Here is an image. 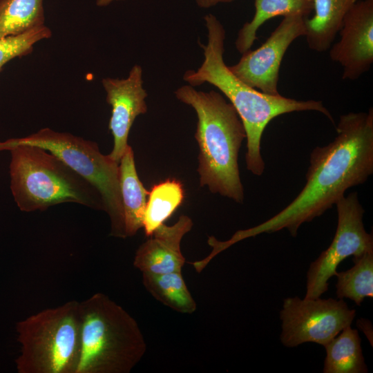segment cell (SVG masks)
Segmentation results:
<instances>
[{"mask_svg":"<svg viewBox=\"0 0 373 373\" xmlns=\"http://www.w3.org/2000/svg\"><path fill=\"white\" fill-rule=\"evenodd\" d=\"M338 32L340 39L330 46L329 57L341 66L344 80H356L373 64V0L357 1Z\"/></svg>","mask_w":373,"mask_h":373,"instance_id":"obj_11","label":"cell"},{"mask_svg":"<svg viewBox=\"0 0 373 373\" xmlns=\"http://www.w3.org/2000/svg\"><path fill=\"white\" fill-rule=\"evenodd\" d=\"M324 345V373H366L367 367L357 329L350 325Z\"/></svg>","mask_w":373,"mask_h":373,"instance_id":"obj_17","label":"cell"},{"mask_svg":"<svg viewBox=\"0 0 373 373\" xmlns=\"http://www.w3.org/2000/svg\"><path fill=\"white\" fill-rule=\"evenodd\" d=\"M184 189L180 182L169 179L153 186L149 192L143 227L145 234L151 236L182 204Z\"/></svg>","mask_w":373,"mask_h":373,"instance_id":"obj_20","label":"cell"},{"mask_svg":"<svg viewBox=\"0 0 373 373\" xmlns=\"http://www.w3.org/2000/svg\"><path fill=\"white\" fill-rule=\"evenodd\" d=\"M44 0H0V38L45 25Z\"/></svg>","mask_w":373,"mask_h":373,"instance_id":"obj_19","label":"cell"},{"mask_svg":"<svg viewBox=\"0 0 373 373\" xmlns=\"http://www.w3.org/2000/svg\"><path fill=\"white\" fill-rule=\"evenodd\" d=\"M335 204L338 216L335 235L329 247L309 265L305 298H317L325 293L329 279L335 276L337 267L345 258L373 251L372 234L365 229V211L357 193L343 195Z\"/></svg>","mask_w":373,"mask_h":373,"instance_id":"obj_8","label":"cell"},{"mask_svg":"<svg viewBox=\"0 0 373 373\" xmlns=\"http://www.w3.org/2000/svg\"><path fill=\"white\" fill-rule=\"evenodd\" d=\"M79 302L68 301L16 324L19 373H75L80 352Z\"/></svg>","mask_w":373,"mask_h":373,"instance_id":"obj_6","label":"cell"},{"mask_svg":"<svg viewBox=\"0 0 373 373\" xmlns=\"http://www.w3.org/2000/svg\"><path fill=\"white\" fill-rule=\"evenodd\" d=\"M357 1L314 0V15L305 19L309 48L318 52L329 49L346 14Z\"/></svg>","mask_w":373,"mask_h":373,"instance_id":"obj_15","label":"cell"},{"mask_svg":"<svg viewBox=\"0 0 373 373\" xmlns=\"http://www.w3.org/2000/svg\"><path fill=\"white\" fill-rule=\"evenodd\" d=\"M19 145L38 146L50 151L92 184L100 193L104 211L109 216L110 235L126 238L119 163L109 155H103L96 142L44 128L26 137L0 142V151Z\"/></svg>","mask_w":373,"mask_h":373,"instance_id":"obj_7","label":"cell"},{"mask_svg":"<svg viewBox=\"0 0 373 373\" xmlns=\"http://www.w3.org/2000/svg\"><path fill=\"white\" fill-rule=\"evenodd\" d=\"M51 35L50 29L44 25L17 35L0 38V72L7 62L31 53L35 44Z\"/></svg>","mask_w":373,"mask_h":373,"instance_id":"obj_22","label":"cell"},{"mask_svg":"<svg viewBox=\"0 0 373 373\" xmlns=\"http://www.w3.org/2000/svg\"><path fill=\"white\" fill-rule=\"evenodd\" d=\"M355 315L343 299L287 298L280 312L281 343L287 347L305 343L324 346L351 325Z\"/></svg>","mask_w":373,"mask_h":373,"instance_id":"obj_9","label":"cell"},{"mask_svg":"<svg viewBox=\"0 0 373 373\" xmlns=\"http://www.w3.org/2000/svg\"><path fill=\"white\" fill-rule=\"evenodd\" d=\"M119 187L123 207L125 238L132 237L143 227L149 192L135 169L133 151L128 145L119 162Z\"/></svg>","mask_w":373,"mask_h":373,"instance_id":"obj_14","label":"cell"},{"mask_svg":"<svg viewBox=\"0 0 373 373\" xmlns=\"http://www.w3.org/2000/svg\"><path fill=\"white\" fill-rule=\"evenodd\" d=\"M254 6L252 19L240 29L235 42L241 54L250 50L265 22L277 16L297 15L307 18L313 11L314 0H254Z\"/></svg>","mask_w":373,"mask_h":373,"instance_id":"obj_16","label":"cell"},{"mask_svg":"<svg viewBox=\"0 0 373 373\" xmlns=\"http://www.w3.org/2000/svg\"><path fill=\"white\" fill-rule=\"evenodd\" d=\"M305 19L297 15L283 17L259 48L242 53L238 62L229 68L249 86L267 95H280L278 83L282 60L291 43L300 37H305Z\"/></svg>","mask_w":373,"mask_h":373,"instance_id":"obj_10","label":"cell"},{"mask_svg":"<svg viewBox=\"0 0 373 373\" xmlns=\"http://www.w3.org/2000/svg\"><path fill=\"white\" fill-rule=\"evenodd\" d=\"M208 32L207 45H202L204 59L196 70H187L183 77L190 86L209 83L218 88L230 101L245 127L247 139V169L260 176L265 168L261 155L262 133L275 117L292 112L317 111L333 124L331 113L321 101L297 100L280 95H270L249 86L239 79L223 59L225 30L212 14L204 17Z\"/></svg>","mask_w":373,"mask_h":373,"instance_id":"obj_2","label":"cell"},{"mask_svg":"<svg viewBox=\"0 0 373 373\" xmlns=\"http://www.w3.org/2000/svg\"><path fill=\"white\" fill-rule=\"evenodd\" d=\"M10 151V189L21 211H45L66 202L104 210L98 190L50 151L29 145Z\"/></svg>","mask_w":373,"mask_h":373,"instance_id":"obj_5","label":"cell"},{"mask_svg":"<svg viewBox=\"0 0 373 373\" xmlns=\"http://www.w3.org/2000/svg\"><path fill=\"white\" fill-rule=\"evenodd\" d=\"M354 265L350 269L336 272V294L361 305L366 297H373V251L353 257Z\"/></svg>","mask_w":373,"mask_h":373,"instance_id":"obj_21","label":"cell"},{"mask_svg":"<svg viewBox=\"0 0 373 373\" xmlns=\"http://www.w3.org/2000/svg\"><path fill=\"white\" fill-rule=\"evenodd\" d=\"M332 142L312 151L306 184L293 201L262 223L222 241L223 248L284 229L296 237L303 223L323 215L348 189L366 182L373 173V108L341 115Z\"/></svg>","mask_w":373,"mask_h":373,"instance_id":"obj_1","label":"cell"},{"mask_svg":"<svg viewBox=\"0 0 373 373\" xmlns=\"http://www.w3.org/2000/svg\"><path fill=\"white\" fill-rule=\"evenodd\" d=\"M193 227L191 219L179 217L171 226L164 223L156 228L137 249L133 265L142 273L165 274L182 271L185 258L181 251V241Z\"/></svg>","mask_w":373,"mask_h":373,"instance_id":"obj_13","label":"cell"},{"mask_svg":"<svg viewBox=\"0 0 373 373\" xmlns=\"http://www.w3.org/2000/svg\"><path fill=\"white\" fill-rule=\"evenodd\" d=\"M113 1H125V0H97L96 4L99 7H104L109 5Z\"/></svg>","mask_w":373,"mask_h":373,"instance_id":"obj_24","label":"cell"},{"mask_svg":"<svg viewBox=\"0 0 373 373\" xmlns=\"http://www.w3.org/2000/svg\"><path fill=\"white\" fill-rule=\"evenodd\" d=\"M197 4L203 8H209L220 3H231L234 0H195Z\"/></svg>","mask_w":373,"mask_h":373,"instance_id":"obj_23","label":"cell"},{"mask_svg":"<svg viewBox=\"0 0 373 373\" xmlns=\"http://www.w3.org/2000/svg\"><path fill=\"white\" fill-rule=\"evenodd\" d=\"M80 352L75 373H129L146 350L135 319L103 293L79 302Z\"/></svg>","mask_w":373,"mask_h":373,"instance_id":"obj_4","label":"cell"},{"mask_svg":"<svg viewBox=\"0 0 373 373\" xmlns=\"http://www.w3.org/2000/svg\"><path fill=\"white\" fill-rule=\"evenodd\" d=\"M175 97L192 106L198 117L195 137L198 156L200 186L213 193L242 203L244 189L240 178L238 153L246 138L243 124L236 109L219 93L196 90L185 85Z\"/></svg>","mask_w":373,"mask_h":373,"instance_id":"obj_3","label":"cell"},{"mask_svg":"<svg viewBox=\"0 0 373 373\" xmlns=\"http://www.w3.org/2000/svg\"><path fill=\"white\" fill-rule=\"evenodd\" d=\"M102 83L106 93V102L112 108L108 128L113 137V148L109 156L119 163L128 145V133L133 122L147 111L142 69L134 65L126 78L107 77Z\"/></svg>","mask_w":373,"mask_h":373,"instance_id":"obj_12","label":"cell"},{"mask_svg":"<svg viewBox=\"0 0 373 373\" xmlns=\"http://www.w3.org/2000/svg\"><path fill=\"white\" fill-rule=\"evenodd\" d=\"M142 284L157 300L174 311L192 314L197 305L183 278L182 271L165 274L142 273Z\"/></svg>","mask_w":373,"mask_h":373,"instance_id":"obj_18","label":"cell"}]
</instances>
